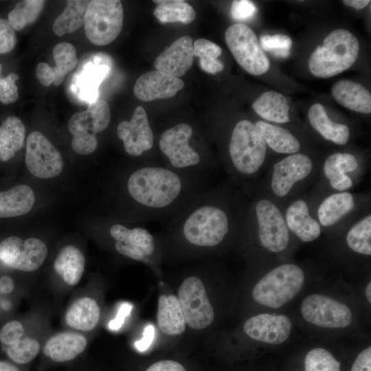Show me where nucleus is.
Segmentation results:
<instances>
[{"instance_id":"obj_3","label":"nucleus","mask_w":371,"mask_h":371,"mask_svg":"<svg viewBox=\"0 0 371 371\" xmlns=\"http://www.w3.org/2000/svg\"><path fill=\"white\" fill-rule=\"evenodd\" d=\"M359 44L350 31L331 32L316 47L308 60L311 74L318 78H330L348 69L357 59Z\"/></svg>"},{"instance_id":"obj_40","label":"nucleus","mask_w":371,"mask_h":371,"mask_svg":"<svg viewBox=\"0 0 371 371\" xmlns=\"http://www.w3.org/2000/svg\"><path fill=\"white\" fill-rule=\"evenodd\" d=\"M40 350L38 341L30 337H23L7 347L6 354L14 363L25 364L30 362Z\"/></svg>"},{"instance_id":"obj_21","label":"nucleus","mask_w":371,"mask_h":371,"mask_svg":"<svg viewBox=\"0 0 371 371\" xmlns=\"http://www.w3.org/2000/svg\"><path fill=\"white\" fill-rule=\"evenodd\" d=\"M285 221L289 230L304 242L313 241L321 234L319 223L310 215L304 200H296L287 207Z\"/></svg>"},{"instance_id":"obj_15","label":"nucleus","mask_w":371,"mask_h":371,"mask_svg":"<svg viewBox=\"0 0 371 371\" xmlns=\"http://www.w3.org/2000/svg\"><path fill=\"white\" fill-rule=\"evenodd\" d=\"M313 170L311 159L304 154L294 153L277 162L273 169L271 188L279 197L286 196L293 186L306 178Z\"/></svg>"},{"instance_id":"obj_29","label":"nucleus","mask_w":371,"mask_h":371,"mask_svg":"<svg viewBox=\"0 0 371 371\" xmlns=\"http://www.w3.org/2000/svg\"><path fill=\"white\" fill-rule=\"evenodd\" d=\"M157 318L160 330L166 335H178L185 330L183 313L178 297L174 295L159 297Z\"/></svg>"},{"instance_id":"obj_23","label":"nucleus","mask_w":371,"mask_h":371,"mask_svg":"<svg viewBox=\"0 0 371 371\" xmlns=\"http://www.w3.org/2000/svg\"><path fill=\"white\" fill-rule=\"evenodd\" d=\"M100 308L92 297L83 296L75 300L67 308L65 320L72 329L88 332L98 325Z\"/></svg>"},{"instance_id":"obj_31","label":"nucleus","mask_w":371,"mask_h":371,"mask_svg":"<svg viewBox=\"0 0 371 371\" xmlns=\"http://www.w3.org/2000/svg\"><path fill=\"white\" fill-rule=\"evenodd\" d=\"M255 125L266 145L276 153H297L300 149L298 139L287 129L264 121H257Z\"/></svg>"},{"instance_id":"obj_26","label":"nucleus","mask_w":371,"mask_h":371,"mask_svg":"<svg viewBox=\"0 0 371 371\" xmlns=\"http://www.w3.org/2000/svg\"><path fill=\"white\" fill-rule=\"evenodd\" d=\"M85 267L83 254L74 245L62 248L54 262L55 271L69 286H75L80 281Z\"/></svg>"},{"instance_id":"obj_32","label":"nucleus","mask_w":371,"mask_h":371,"mask_svg":"<svg viewBox=\"0 0 371 371\" xmlns=\"http://www.w3.org/2000/svg\"><path fill=\"white\" fill-rule=\"evenodd\" d=\"M25 128L17 117H7L0 126V160L6 161L23 146Z\"/></svg>"},{"instance_id":"obj_33","label":"nucleus","mask_w":371,"mask_h":371,"mask_svg":"<svg viewBox=\"0 0 371 371\" xmlns=\"http://www.w3.org/2000/svg\"><path fill=\"white\" fill-rule=\"evenodd\" d=\"M352 194L341 192L327 196L319 205L317 216L322 225L328 227L335 225L348 214L354 207Z\"/></svg>"},{"instance_id":"obj_54","label":"nucleus","mask_w":371,"mask_h":371,"mask_svg":"<svg viewBox=\"0 0 371 371\" xmlns=\"http://www.w3.org/2000/svg\"><path fill=\"white\" fill-rule=\"evenodd\" d=\"M0 371H19V370L11 363L0 361Z\"/></svg>"},{"instance_id":"obj_11","label":"nucleus","mask_w":371,"mask_h":371,"mask_svg":"<svg viewBox=\"0 0 371 371\" xmlns=\"http://www.w3.org/2000/svg\"><path fill=\"white\" fill-rule=\"evenodd\" d=\"M254 214L261 245L271 252L284 250L289 242V230L278 207L269 200L260 199Z\"/></svg>"},{"instance_id":"obj_1","label":"nucleus","mask_w":371,"mask_h":371,"mask_svg":"<svg viewBox=\"0 0 371 371\" xmlns=\"http://www.w3.org/2000/svg\"><path fill=\"white\" fill-rule=\"evenodd\" d=\"M228 201L221 190L207 189L163 223L162 236L191 248L203 249L218 246L235 225Z\"/></svg>"},{"instance_id":"obj_27","label":"nucleus","mask_w":371,"mask_h":371,"mask_svg":"<svg viewBox=\"0 0 371 371\" xmlns=\"http://www.w3.org/2000/svg\"><path fill=\"white\" fill-rule=\"evenodd\" d=\"M32 189L25 184L16 185L0 192V218H10L29 212L34 203Z\"/></svg>"},{"instance_id":"obj_13","label":"nucleus","mask_w":371,"mask_h":371,"mask_svg":"<svg viewBox=\"0 0 371 371\" xmlns=\"http://www.w3.org/2000/svg\"><path fill=\"white\" fill-rule=\"evenodd\" d=\"M301 313L308 322L323 328H345L352 322V313L346 304L319 294L304 299Z\"/></svg>"},{"instance_id":"obj_53","label":"nucleus","mask_w":371,"mask_h":371,"mask_svg":"<svg viewBox=\"0 0 371 371\" xmlns=\"http://www.w3.org/2000/svg\"><path fill=\"white\" fill-rule=\"evenodd\" d=\"M345 5L353 8L356 10H361L366 7L370 3V0H344Z\"/></svg>"},{"instance_id":"obj_34","label":"nucleus","mask_w":371,"mask_h":371,"mask_svg":"<svg viewBox=\"0 0 371 371\" xmlns=\"http://www.w3.org/2000/svg\"><path fill=\"white\" fill-rule=\"evenodd\" d=\"M89 3L85 0L67 1L63 12L54 21L52 29L55 34L62 36L82 27Z\"/></svg>"},{"instance_id":"obj_28","label":"nucleus","mask_w":371,"mask_h":371,"mask_svg":"<svg viewBox=\"0 0 371 371\" xmlns=\"http://www.w3.org/2000/svg\"><path fill=\"white\" fill-rule=\"evenodd\" d=\"M308 117L313 128L326 140L338 145H344L348 142L349 128L345 124L332 122L322 104H313L308 110Z\"/></svg>"},{"instance_id":"obj_10","label":"nucleus","mask_w":371,"mask_h":371,"mask_svg":"<svg viewBox=\"0 0 371 371\" xmlns=\"http://www.w3.org/2000/svg\"><path fill=\"white\" fill-rule=\"evenodd\" d=\"M47 256V247L36 238L25 240L12 236L0 243V260L6 266L21 271L38 269Z\"/></svg>"},{"instance_id":"obj_7","label":"nucleus","mask_w":371,"mask_h":371,"mask_svg":"<svg viewBox=\"0 0 371 371\" xmlns=\"http://www.w3.org/2000/svg\"><path fill=\"white\" fill-rule=\"evenodd\" d=\"M225 43L236 62L249 74L266 73L270 62L255 32L247 25L234 23L225 32Z\"/></svg>"},{"instance_id":"obj_46","label":"nucleus","mask_w":371,"mask_h":371,"mask_svg":"<svg viewBox=\"0 0 371 371\" xmlns=\"http://www.w3.org/2000/svg\"><path fill=\"white\" fill-rule=\"evenodd\" d=\"M16 43L14 30L8 19L0 18V54L12 51Z\"/></svg>"},{"instance_id":"obj_47","label":"nucleus","mask_w":371,"mask_h":371,"mask_svg":"<svg viewBox=\"0 0 371 371\" xmlns=\"http://www.w3.org/2000/svg\"><path fill=\"white\" fill-rule=\"evenodd\" d=\"M231 15L237 21H246L251 19L257 12L256 5L247 0L234 1L231 6Z\"/></svg>"},{"instance_id":"obj_17","label":"nucleus","mask_w":371,"mask_h":371,"mask_svg":"<svg viewBox=\"0 0 371 371\" xmlns=\"http://www.w3.org/2000/svg\"><path fill=\"white\" fill-rule=\"evenodd\" d=\"M184 87L179 78L155 70L141 75L133 87L135 95L144 102L174 96Z\"/></svg>"},{"instance_id":"obj_14","label":"nucleus","mask_w":371,"mask_h":371,"mask_svg":"<svg viewBox=\"0 0 371 371\" xmlns=\"http://www.w3.org/2000/svg\"><path fill=\"white\" fill-rule=\"evenodd\" d=\"M25 164L32 175L41 179L55 177L63 168L61 155L38 131H33L27 137Z\"/></svg>"},{"instance_id":"obj_9","label":"nucleus","mask_w":371,"mask_h":371,"mask_svg":"<svg viewBox=\"0 0 371 371\" xmlns=\"http://www.w3.org/2000/svg\"><path fill=\"white\" fill-rule=\"evenodd\" d=\"M178 299L186 324L196 330L209 326L214 318L210 304L201 280L196 276L186 278L178 290Z\"/></svg>"},{"instance_id":"obj_51","label":"nucleus","mask_w":371,"mask_h":371,"mask_svg":"<svg viewBox=\"0 0 371 371\" xmlns=\"http://www.w3.org/2000/svg\"><path fill=\"white\" fill-rule=\"evenodd\" d=\"M132 306L129 304H124L120 308L116 319L110 323V328L117 329L121 326L124 322V317L131 311Z\"/></svg>"},{"instance_id":"obj_42","label":"nucleus","mask_w":371,"mask_h":371,"mask_svg":"<svg viewBox=\"0 0 371 371\" xmlns=\"http://www.w3.org/2000/svg\"><path fill=\"white\" fill-rule=\"evenodd\" d=\"M263 51L276 58H287L291 54V38L284 34L262 35L259 41Z\"/></svg>"},{"instance_id":"obj_18","label":"nucleus","mask_w":371,"mask_h":371,"mask_svg":"<svg viewBox=\"0 0 371 371\" xmlns=\"http://www.w3.org/2000/svg\"><path fill=\"white\" fill-rule=\"evenodd\" d=\"M53 57L56 63L54 67L41 62L36 68V76L38 81L44 86L52 83L60 85L67 74L77 65L78 59L75 47L69 43H58L53 49Z\"/></svg>"},{"instance_id":"obj_20","label":"nucleus","mask_w":371,"mask_h":371,"mask_svg":"<svg viewBox=\"0 0 371 371\" xmlns=\"http://www.w3.org/2000/svg\"><path fill=\"white\" fill-rule=\"evenodd\" d=\"M87 339L83 335L63 331L52 336L43 347V353L55 362H66L76 358L87 348Z\"/></svg>"},{"instance_id":"obj_22","label":"nucleus","mask_w":371,"mask_h":371,"mask_svg":"<svg viewBox=\"0 0 371 371\" xmlns=\"http://www.w3.org/2000/svg\"><path fill=\"white\" fill-rule=\"evenodd\" d=\"M331 93L334 99L346 109L366 114L371 112L370 92L361 84L341 80L333 85Z\"/></svg>"},{"instance_id":"obj_52","label":"nucleus","mask_w":371,"mask_h":371,"mask_svg":"<svg viewBox=\"0 0 371 371\" xmlns=\"http://www.w3.org/2000/svg\"><path fill=\"white\" fill-rule=\"evenodd\" d=\"M14 288V283L12 278L4 276L0 279V293L8 294L11 293Z\"/></svg>"},{"instance_id":"obj_37","label":"nucleus","mask_w":371,"mask_h":371,"mask_svg":"<svg viewBox=\"0 0 371 371\" xmlns=\"http://www.w3.org/2000/svg\"><path fill=\"white\" fill-rule=\"evenodd\" d=\"M194 56L200 59L201 69L207 73L216 74L221 71L224 65L218 57L222 54L220 46L205 38L197 39L193 45Z\"/></svg>"},{"instance_id":"obj_48","label":"nucleus","mask_w":371,"mask_h":371,"mask_svg":"<svg viewBox=\"0 0 371 371\" xmlns=\"http://www.w3.org/2000/svg\"><path fill=\"white\" fill-rule=\"evenodd\" d=\"M350 371H371V347L361 351L351 368Z\"/></svg>"},{"instance_id":"obj_6","label":"nucleus","mask_w":371,"mask_h":371,"mask_svg":"<svg viewBox=\"0 0 371 371\" xmlns=\"http://www.w3.org/2000/svg\"><path fill=\"white\" fill-rule=\"evenodd\" d=\"M124 12L119 0L89 1L85 18L87 37L95 45H106L121 32Z\"/></svg>"},{"instance_id":"obj_38","label":"nucleus","mask_w":371,"mask_h":371,"mask_svg":"<svg viewBox=\"0 0 371 371\" xmlns=\"http://www.w3.org/2000/svg\"><path fill=\"white\" fill-rule=\"evenodd\" d=\"M45 1L25 0L19 2L10 12L8 21L14 30H21L33 23L43 10Z\"/></svg>"},{"instance_id":"obj_30","label":"nucleus","mask_w":371,"mask_h":371,"mask_svg":"<svg viewBox=\"0 0 371 371\" xmlns=\"http://www.w3.org/2000/svg\"><path fill=\"white\" fill-rule=\"evenodd\" d=\"M252 108L265 120L276 123H286L290 121L289 106L285 96L279 92H264L253 103Z\"/></svg>"},{"instance_id":"obj_4","label":"nucleus","mask_w":371,"mask_h":371,"mask_svg":"<svg viewBox=\"0 0 371 371\" xmlns=\"http://www.w3.org/2000/svg\"><path fill=\"white\" fill-rule=\"evenodd\" d=\"M229 170L234 176L256 174L262 166L267 145L255 124L241 120L234 126L228 144Z\"/></svg>"},{"instance_id":"obj_24","label":"nucleus","mask_w":371,"mask_h":371,"mask_svg":"<svg viewBox=\"0 0 371 371\" xmlns=\"http://www.w3.org/2000/svg\"><path fill=\"white\" fill-rule=\"evenodd\" d=\"M68 130L73 135L71 146L80 155L93 153L98 146V139L87 110L72 115L68 122Z\"/></svg>"},{"instance_id":"obj_36","label":"nucleus","mask_w":371,"mask_h":371,"mask_svg":"<svg viewBox=\"0 0 371 371\" xmlns=\"http://www.w3.org/2000/svg\"><path fill=\"white\" fill-rule=\"evenodd\" d=\"M109 67L107 65L88 63L78 81L81 95L91 102L96 100L98 89L100 84L108 74Z\"/></svg>"},{"instance_id":"obj_44","label":"nucleus","mask_w":371,"mask_h":371,"mask_svg":"<svg viewBox=\"0 0 371 371\" xmlns=\"http://www.w3.org/2000/svg\"><path fill=\"white\" fill-rule=\"evenodd\" d=\"M1 65L0 64V74ZM19 79L18 74L11 72L4 78L0 77V102L4 104L14 102L19 98L18 87L15 82Z\"/></svg>"},{"instance_id":"obj_55","label":"nucleus","mask_w":371,"mask_h":371,"mask_svg":"<svg viewBox=\"0 0 371 371\" xmlns=\"http://www.w3.org/2000/svg\"><path fill=\"white\" fill-rule=\"evenodd\" d=\"M366 295L368 301L369 302V303H371V283L370 282H369L368 285L366 286Z\"/></svg>"},{"instance_id":"obj_5","label":"nucleus","mask_w":371,"mask_h":371,"mask_svg":"<svg viewBox=\"0 0 371 371\" xmlns=\"http://www.w3.org/2000/svg\"><path fill=\"white\" fill-rule=\"evenodd\" d=\"M304 281V272L300 267L284 264L272 269L257 282L252 296L260 304L278 308L300 292Z\"/></svg>"},{"instance_id":"obj_43","label":"nucleus","mask_w":371,"mask_h":371,"mask_svg":"<svg viewBox=\"0 0 371 371\" xmlns=\"http://www.w3.org/2000/svg\"><path fill=\"white\" fill-rule=\"evenodd\" d=\"M87 110L90 114L96 134L107 128L111 121V110L105 100H96L91 102Z\"/></svg>"},{"instance_id":"obj_12","label":"nucleus","mask_w":371,"mask_h":371,"mask_svg":"<svg viewBox=\"0 0 371 371\" xmlns=\"http://www.w3.org/2000/svg\"><path fill=\"white\" fill-rule=\"evenodd\" d=\"M109 233L116 251L133 260L148 262L156 251L155 236L144 227L117 222L110 226Z\"/></svg>"},{"instance_id":"obj_19","label":"nucleus","mask_w":371,"mask_h":371,"mask_svg":"<svg viewBox=\"0 0 371 371\" xmlns=\"http://www.w3.org/2000/svg\"><path fill=\"white\" fill-rule=\"evenodd\" d=\"M193 58L192 39L183 36L156 58L154 66L158 71L179 78L190 69Z\"/></svg>"},{"instance_id":"obj_45","label":"nucleus","mask_w":371,"mask_h":371,"mask_svg":"<svg viewBox=\"0 0 371 371\" xmlns=\"http://www.w3.org/2000/svg\"><path fill=\"white\" fill-rule=\"evenodd\" d=\"M24 327L16 320L6 323L0 330V341L5 346H10L23 337Z\"/></svg>"},{"instance_id":"obj_25","label":"nucleus","mask_w":371,"mask_h":371,"mask_svg":"<svg viewBox=\"0 0 371 371\" xmlns=\"http://www.w3.org/2000/svg\"><path fill=\"white\" fill-rule=\"evenodd\" d=\"M358 166V162L353 155L336 153L326 159L323 170L332 188L338 191H344L352 186L351 178L346 173L356 170Z\"/></svg>"},{"instance_id":"obj_49","label":"nucleus","mask_w":371,"mask_h":371,"mask_svg":"<svg viewBox=\"0 0 371 371\" xmlns=\"http://www.w3.org/2000/svg\"><path fill=\"white\" fill-rule=\"evenodd\" d=\"M146 371H186L179 362L172 360H164L152 364Z\"/></svg>"},{"instance_id":"obj_35","label":"nucleus","mask_w":371,"mask_h":371,"mask_svg":"<svg viewBox=\"0 0 371 371\" xmlns=\"http://www.w3.org/2000/svg\"><path fill=\"white\" fill-rule=\"evenodd\" d=\"M158 4L153 14L163 23L181 22L190 23L196 16L194 8L184 1H153Z\"/></svg>"},{"instance_id":"obj_16","label":"nucleus","mask_w":371,"mask_h":371,"mask_svg":"<svg viewBox=\"0 0 371 371\" xmlns=\"http://www.w3.org/2000/svg\"><path fill=\"white\" fill-rule=\"evenodd\" d=\"M246 335L255 340L280 344L290 335L291 322L284 315L259 314L247 319L243 326Z\"/></svg>"},{"instance_id":"obj_50","label":"nucleus","mask_w":371,"mask_h":371,"mask_svg":"<svg viewBox=\"0 0 371 371\" xmlns=\"http://www.w3.org/2000/svg\"><path fill=\"white\" fill-rule=\"evenodd\" d=\"M155 336V328L152 324H148L144 328L143 337L135 343L137 349L141 352L146 350L152 344Z\"/></svg>"},{"instance_id":"obj_8","label":"nucleus","mask_w":371,"mask_h":371,"mask_svg":"<svg viewBox=\"0 0 371 371\" xmlns=\"http://www.w3.org/2000/svg\"><path fill=\"white\" fill-rule=\"evenodd\" d=\"M117 135L122 140L126 153L142 159V164L156 165L148 155L153 151L155 136L142 106L135 109L129 121H122L117 124Z\"/></svg>"},{"instance_id":"obj_41","label":"nucleus","mask_w":371,"mask_h":371,"mask_svg":"<svg viewBox=\"0 0 371 371\" xmlns=\"http://www.w3.org/2000/svg\"><path fill=\"white\" fill-rule=\"evenodd\" d=\"M339 362L328 350L317 348L309 351L304 361L305 371H341Z\"/></svg>"},{"instance_id":"obj_2","label":"nucleus","mask_w":371,"mask_h":371,"mask_svg":"<svg viewBox=\"0 0 371 371\" xmlns=\"http://www.w3.org/2000/svg\"><path fill=\"white\" fill-rule=\"evenodd\" d=\"M193 127L179 122L165 129L158 140V149L164 166L190 175L207 179L214 168L212 161L192 143Z\"/></svg>"},{"instance_id":"obj_39","label":"nucleus","mask_w":371,"mask_h":371,"mask_svg":"<svg viewBox=\"0 0 371 371\" xmlns=\"http://www.w3.org/2000/svg\"><path fill=\"white\" fill-rule=\"evenodd\" d=\"M346 243L354 251L366 255H371V216L356 223L348 232Z\"/></svg>"}]
</instances>
